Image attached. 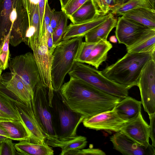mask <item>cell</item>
Segmentation results:
<instances>
[{
  "label": "cell",
  "instance_id": "1",
  "mask_svg": "<svg viewBox=\"0 0 155 155\" xmlns=\"http://www.w3.org/2000/svg\"><path fill=\"white\" fill-rule=\"evenodd\" d=\"M59 91L68 106L84 119L112 110L123 99L71 77Z\"/></svg>",
  "mask_w": 155,
  "mask_h": 155
},
{
  "label": "cell",
  "instance_id": "2",
  "mask_svg": "<svg viewBox=\"0 0 155 155\" xmlns=\"http://www.w3.org/2000/svg\"><path fill=\"white\" fill-rule=\"evenodd\" d=\"M29 27L22 0H0V45L9 35V43L15 47L24 39Z\"/></svg>",
  "mask_w": 155,
  "mask_h": 155
},
{
  "label": "cell",
  "instance_id": "3",
  "mask_svg": "<svg viewBox=\"0 0 155 155\" xmlns=\"http://www.w3.org/2000/svg\"><path fill=\"white\" fill-rule=\"evenodd\" d=\"M155 52L127 53L114 64L107 66L101 71L109 79L129 90L137 86L144 68L151 59H155Z\"/></svg>",
  "mask_w": 155,
  "mask_h": 155
},
{
  "label": "cell",
  "instance_id": "4",
  "mask_svg": "<svg viewBox=\"0 0 155 155\" xmlns=\"http://www.w3.org/2000/svg\"><path fill=\"white\" fill-rule=\"evenodd\" d=\"M83 37H78L62 40L55 46L52 53L51 74V84L54 91H60L66 75L71 70Z\"/></svg>",
  "mask_w": 155,
  "mask_h": 155
},
{
  "label": "cell",
  "instance_id": "5",
  "mask_svg": "<svg viewBox=\"0 0 155 155\" xmlns=\"http://www.w3.org/2000/svg\"><path fill=\"white\" fill-rule=\"evenodd\" d=\"M71 77L80 79L109 94L122 99L128 96L126 87L108 79L101 71L89 65L74 61L68 73Z\"/></svg>",
  "mask_w": 155,
  "mask_h": 155
},
{
  "label": "cell",
  "instance_id": "6",
  "mask_svg": "<svg viewBox=\"0 0 155 155\" xmlns=\"http://www.w3.org/2000/svg\"><path fill=\"white\" fill-rule=\"evenodd\" d=\"M56 135L72 137L84 119L83 115L71 109L63 99L60 91H54L51 102Z\"/></svg>",
  "mask_w": 155,
  "mask_h": 155
},
{
  "label": "cell",
  "instance_id": "7",
  "mask_svg": "<svg viewBox=\"0 0 155 155\" xmlns=\"http://www.w3.org/2000/svg\"><path fill=\"white\" fill-rule=\"evenodd\" d=\"M48 88L40 80L36 84L31 99L35 116L45 135H56L52 107L49 105Z\"/></svg>",
  "mask_w": 155,
  "mask_h": 155
},
{
  "label": "cell",
  "instance_id": "8",
  "mask_svg": "<svg viewBox=\"0 0 155 155\" xmlns=\"http://www.w3.org/2000/svg\"><path fill=\"white\" fill-rule=\"evenodd\" d=\"M8 67L10 72L16 75L21 80L32 99L35 86L41 80L33 54L28 52L14 57L10 60Z\"/></svg>",
  "mask_w": 155,
  "mask_h": 155
},
{
  "label": "cell",
  "instance_id": "9",
  "mask_svg": "<svg viewBox=\"0 0 155 155\" xmlns=\"http://www.w3.org/2000/svg\"><path fill=\"white\" fill-rule=\"evenodd\" d=\"M137 86L139 89L141 102L148 115L155 113V61L150 60L144 68Z\"/></svg>",
  "mask_w": 155,
  "mask_h": 155
},
{
  "label": "cell",
  "instance_id": "10",
  "mask_svg": "<svg viewBox=\"0 0 155 155\" xmlns=\"http://www.w3.org/2000/svg\"><path fill=\"white\" fill-rule=\"evenodd\" d=\"M115 36L119 44L126 48L153 29L131 20L119 17L116 26Z\"/></svg>",
  "mask_w": 155,
  "mask_h": 155
},
{
  "label": "cell",
  "instance_id": "11",
  "mask_svg": "<svg viewBox=\"0 0 155 155\" xmlns=\"http://www.w3.org/2000/svg\"><path fill=\"white\" fill-rule=\"evenodd\" d=\"M31 48L33 51L42 84L49 89L52 88L51 74L53 56L52 53L48 50L45 33L39 42Z\"/></svg>",
  "mask_w": 155,
  "mask_h": 155
},
{
  "label": "cell",
  "instance_id": "12",
  "mask_svg": "<svg viewBox=\"0 0 155 155\" xmlns=\"http://www.w3.org/2000/svg\"><path fill=\"white\" fill-rule=\"evenodd\" d=\"M82 122L85 127L89 129L116 132L121 131L127 123L119 117L114 108L85 118Z\"/></svg>",
  "mask_w": 155,
  "mask_h": 155
},
{
  "label": "cell",
  "instance_id": "13",
  "mask_svg": "<svg viewBox=\"0 0 155 155\" xmlns=\"http://www.w3.org/2000/svg\"><path fill=\"white\" fill-rule=\"evenodd\" d=\"M114 148L126 155H155V147L150 144L146 147L133 140L122 131L117 132L110 137Z\"/></svg>",
  "mask_w": 155,
  "mask_h": 155
},
{
  "label": "cell",
  "instance_id": "14",
  "mask_svg": "<svg viewBox=\"0 0 155 155\" xmlns=\"http://www.w3.org/2000/svg\"><path fill=\"white\" fill-rule=\"evenodd\" d=\"M133 140L143 146L149 143V125L143 119L141 114L134 120L127 123L121 130Z\"/></svg>",
  "mask_w": 155,
  "mask_h": 155
},
{
  "label": "cell",
  "instance_id": "15",
  "mask_svg": "<svg viewBox=\"0 0 155 155\" xmlns=\"http://www.w3.org/2000/svg\"><path fill=\"white\" fill-rule=\"evenodd\" d=\"M45 142L51 147H58L61 149L59 154L64 155L68 151L83 149L87 145L86 138L81 136L61 137L57 135H46Z\"/></svg>",
  "mask_w": 155,
  "mask_h": 155
},
{
  "label": "cell",
  "instance_id": "16",
  "mask_svg": "<svg viewBox=\"0 0 155 155\" xmlns=\"http://www.w3.org/2000/svg\"><path fill=\"white\" fill-rule=\"evenodd\" d=\"M0 84L28 105H31V97L20 78L15 74L6 72L1 74Z\"/></svg>",
  "mask_w": 155,
  "mask_h": 155
},
{
  "label": "cell",
  "instance_id": "17",
  "mask_svg": "<svg viewBox=\"0 0 155 155\" xmlns=\"http://www.w3.org/2000/svg\"><path fill=\"white\" fill-rule=\"evenodd\" d=\"M19 155H53L54 151L45 141L29 138L14 144Z\"/></svg>",
  "mask_w": 155,
  "mask_h": 155
},
{
  "label": "cell",
  "instance_id": "18",
  "mask_svg": "<svg viewBox=\"0 0 155 155\" xmlns=\"http://www.w3.org/2000/svg\"><path fill=\"white\" fill-rule=\"evenodd\" d=\"M141 101L127 96L122 99L114 108L120 118L129 122L141 114Z\"/></svg>",
  "mask_w": 155,
  "mask_h": 155
},
{
  "label": "cell",
  "instance_id": "19",
  "mask_svg": "<svg viewBox=\"0 0 155 155\" xmlns=\"http://www.w3.org/2000/svg\"><path fill=\"white\" fill-rule=\"evenodd\" d=\"M110 13L106 15L99 16L90 21L76 24L71 23L68 26L62 40L78 37H84L87 33L105 21L109 16Z\"/></svg>",
  "mask_w": 155,
  "mask_h": 155
},
{
  "label": "cell",
  "instance_id": "20",
  "mask_svg": "<svg viewBox=\"0 0 155 155\" xmlns=\"http://www.w3.org/2000/svg\"><path fill=\"white\" fill-rule=\"evenodd\" d=\"M117 19L110 13L106 20L84 36L85 41L97 43L101 40H107L110 32L116 27Z\"/></svg>",
  "mask_w": 155,
  "mask_h": 155
},
{
  "label": "cell",
  "instance_id": "21",
  "mask_svg": "<svg viewBox=\"0 0 155 155\" xmlns=\"http://www.w3.org/2000/svg\"><path fill=\"white\" fill-rule=\"evenodd\" d=\"M0 127L8 133L9 138L21 141L28 139L31 136L29 131L21 120H0Z\"/></svg>",
  "mask_w": 155,
  "mask_h": 155
},
{
  "label": "cell",
  "instance_id": "22",
  "mask_svg": "<svg viewBox=\"0 0 155 155\" xmlns=\"http://www.w3.org/2000/svg\"><path fill=\"white\" fill-rule=\"evenodd\" d=\"M121 15L123 18L155 29V10L139 7L129 10Z\"/></svg>",
  "mask_w": 155,
  "mask_h": 155
},
{
  "label": "cell",
  "instance_id": "23",
  "mask_svg": "<svg viewBox=\"0 0 155 155\" xmlns=\"http://www.w3.org/2000/svg\"><path fill=\"white\" fill-rule=\"evenodd\" d=\"M99 16L95 0H89L77 9L69 18L76 24L92 20Z\"/></svg>",
  "mask_w": 155,
  "mask_h": 155
},
{
  "label": "cell",
  "instance_id": "24",
  "mask_svg": "<svg viewBox=\"0 0 155 155\" xmlns=\"http://www.w3.org/2000/svg\"><path fill=\"white\" fill-rule=\"evenodd\" d=\"M112 48V44L107 40H101L97 43L85 63L97 69L100 65L106 60L108 53Z\"/></svg>",
  "mask_w": 155,
  "mask_h": 155
},
{
  "label": "cell",
  "instance_id": "25",
  "mask_svg": "<svg viewBox=\"0 0 155 155\" xmlns=\"http://www.w3.org/2000/svg\"><path fill=\"white\" fill-rule=\"evenodd\" d=\"M126 49L129 53L155 52V29L152 30Z\"/></svg>",
  "mask_w": 155,
  "mask_h": 155
},
{
  "label": "cell",
  "instance_id": "26",
  "mask_svg": "<svg viewBox=\"0 0 155 155\" xmlns=\"http://www.w3.org/2000/svg\"><path fill=\"white\" fill-rule=\"evenodd\" d=\"M139 7L155 10V5L150 0H126L116 6L110 13L113 15H121L129 10Z\"/></svg>",
  "mask_w": 155,
  "mask_h": 155
},
{
  "label": "cell",
  "instance_id": "27",
  "mask_svg": "<svg viewBox=\"0 0 155 155\" xmlns=\"http://www.w3.org/2000/svg\"><path fill=\"white\" fill-rule=\"evenodd\" d=\"M28 29H32L34 31L33 42L30 47L31 48L35 45L38 43L41 38V28L38 2L34 4L32 9Z\"/></svg>",
  "mask_w": 155,
  "mask_h": 155
},
{
  "label": "cell",
  "instance_id": "28",
  "mask_svg": "<svg viewBox=\"0 0 155 155\" xmlns=\"http://www.w3.org/2000/svg\"><path fill=\"white\" fill-rule=\"evenodd\" d=\"M68 19L66 15L63 12L61 19L53 33L52 37L54 46L62 41L63 36L68 26Z\"/></svg>",
  "mask_w": 155,
  "mask_h": 155
},
{
  "label": "cell",
  "instance_id": "29",
  "mask_svg": "<svg viewBox=\"0 0 155 155\" xmlns=\"http://www.w3.org/2000/svg\"><path fill=\"white\" fill-rule=\"evenodd\" d=\"M96 43L82 41L74 58V61L85 63Z\"/></svg>",
  "mask_w": 155,
  "mask_h": 155
},
{
  "label": "cell",
  "instance_id": "30",
  "mask_svg": "<svg viewBox=\"0 0 155 155\" xmlns=\"http://www.w3.org/2000/svg\"><path fill=\"white\" fill-rule=\"evenodd\" d=\"M99 16L106 15L118 4L117 0H95Z\"/></svg>",
  "mask_w": 155,
  "mask_h": 155
},
{
  "label": "cell",
  "instance_id": "31",
  "mask_svg": "<svg viewBox=\"0 0 155 155\" xmlns=\"http://www.w3.org/2000/svg\"><path fill=\"white\" fill-rule=\"evenodd\" d=\"M9 35L4 39L0 45V61L3 70L6 69L8 66L9 59Z\"/></svg>",
  "mask_w": 155,
  "mask_h": 155
},
{
  "label": "cell",
  "instance_id": "32",
  "mask_svg": "<svg viewBox=\"0 0 155 155\" xmlns=\"http://www.w3.org/2000/svg\"><path fill=\"white\" fill-rule=\"evenodd\" d=\"M0 110L9 116L12 120H20L14 105L0 95Z\"/></svg>",
  "mask_w": 155,
  "mask_h": 155
},
{
  "label": "cell",
  "instance_id": "33",
  "mask_svg": "<svg viewBox=\"0 0 155 155\" xmlns=\"http://www.w3.org/2000/svg\"><path fill=\"white\" fill-rule=\"evenodd\" d=\"M16 155L19 154L16 150L12 139L7 138L0 143V155Z\"/></svg>",
  "mask_w": 155,
  "mask_h": 155
},
{
  "label": "cell",
  "instance_id": "34",
  "mask_svg": "<svg viewBox=\"0 0 155 155\" xmlns=\"http://www.w3.org/2000/svg\"><path fill=\"white\" fill-rule=\"evenodd\" d=\"M89 0H68L62 10L68 19L72 14L86 2Z\"/></svg>",
  "mask_w": 155,
  "mask_h": 155
},
{
  "label": "cell",
  "instance_id": "35",
  "mask_svg": "<svg viewBox=\"0 0 155 155\" xmlns=\"http://www.w3.org/2000/svg\"><path fill=\"white\" fill-rule=\"evenodd\" d=\"M105 155V153L102 150L96 148H90L86 149H81L72 150L65 153L64 155Z\"/></svg>",
  "mask_w": 155,
  "mask_h": 155
},
{
  "label": "cell",
  "instance_id": "36",
  "mask_svg": "<svg viewBox=\"0 0 155 155\" xmlns=\"http://www.w3.org/2000/svg\"><path fill=\"white\" fill-rule=\"evenodd\" d=\"M53 9H51L48 2H47L44 11L41 29V37L45 33L47 26L50 25Z\"/></svg>",
  "mask_w": 155,
  "mask_h": 155
},
{
  "label": "cell",
  "instance_id": "37",
  "mask_svg": "<svg viewBox=\"0 0 155 155\" xmlns=\"http://www.w3.org/2000/svg\"><path fill=\"white\" fill-rule=\"evenodd\" d=\"M53 30L50 25L47 28L45 34L46 37L47 45L49 51L52 53L55 47L53 44L52 34Z\"/></svg>",
  "mask_w": 155,
  "mask_h": 155
},
{
  "label": "cell",
  "instance_id": "38",
  "mask_svg": "<svg viewBox=\"0 0 155 155\" xmlns=\"http://www.w3.org/2000/svg\"><path fill=\"white\" fill-rule=\"evenodd\" d=\"M150 120L149 125V136L151 139L152 145L155 147V113L149 115Z\"/></svg>",
  "mask_w": 155,
  "mask_h": 155
},
{
  "label": "cell",
  "instance_id": "39",
  "mask_svg": "<svg viewBox=\"0 0 155 155\" xmlns=\"http://www.w3.org/2000/svg\"><path fill=\"white\" fill-rule=\"evenodd\" d=\"M50 25L53 29L54 30L57 25L59 23L62 17L63 11H56L53 8Z\"/></svg>",
  "mask_w": 155,
  "mask_h": 155
},
{
  "label": "cell",
  "instance_id": "40",
  "mask_svg": "<svg viewBox=\"0 0 155 155\" xmlns=\"http://www.w3.org/2000/svg\"><path fill=\"white\" fill-rule=\"evenodd\" d=\"M22 1L24 7L27 12L29 24L32 9L34 4L38 2V0H22Z\"/></svg>",
  "mask_w": 155,
  "mask_h": 155
},
{
  "label": "cell",
  "instance_id": "41",
  "mask_svg": "<svg viewBox=\"0 0 155 155\" xmlns=\"http://www.w3.org/2000/svg\"><path fill=\"white\" fill-rule=\"evenodd\" d=\"M38 5L41 28V29L44 18V11L45 5L47 2H48V0H38Z\"/></svg>",
  "mask_w": 155,
  "mask_h": 155
},
{
  "label": "cell",
  "instance_id": "42",
  "mask_svg": "<svg viewBox=\"0 0 155 155\" xmlns=\"http://www.w3.org/2000/svg\"><path fill=\"white\" fill-rule=\"evenodd\" d=\"M12 120L8 115L0 110V120Z\"/></svg>",
  "mask_w": 155,
  "mask_h": 155
},
{
  "label": "cell",
  "instance_id": "43",
  "mask_svg": "<svg viewBox=\"0 0 155 155\" xmlns=\"http://www.w3.org/2000/svg\"><path fill=\"white\" fill-rule=\"evenodd\" d=\"M0 135L6 136L9 138V136L7 132L0 127Z\"/></svg>",
  "mask_w": 155,
  "mask_h": 155
},
{
  "label": "cell",
  "instance_id": "44",
  "mask_svg": "<svg viewBox=\"0 0 155 155\" xmlns=\"http://www.w3.org/2000/svg\"><path fill=\"white\" fill-rule=\"evenodd\" d=\"M110 41L113 43H116L117 41V39L116 36L113 35L111 36L109 38Z\"/></svg>",
  "mask_w": 155,
  "mask_h": 155
},
{
  "label": "cell",
  "instance_id": "45",
  "mask_svg": "<svg viewBox=\"0 0 155 155\" xmlns=\"http://www.w3.org/2000/svg\"><path fill=\"white\" fill-rule=\"evenodd\" d=\"M68 0H59L61 6V9L65 5Z\"/></svg>",
  "mask_w": 155,
  "mask_h": 155
},
{
  "label": "cell",
  "instance_id": "46",
  "mask_svg": "<svg viewBox=\"0 0 155 155\" xmlns=\"http://www.w3.org/2000/svg\"><path fill=\"white\" fill-rule=\"evenodd\" d=\"M8 138V137L5 136H2L0 135V143L5 139Z\"/></svg>",
  "mask_w": 155,
  "mask_h": 155
},
{
  "label": "cell",
  "instance_id": "47",
  "mask_svg": "<svg viewBox=\"0 0 155 155\" xmlns=\"http://www.w3.org/2000/svg\"><path fill=\"white\" fill-rule=\"evenodd\" d=\"M126 0H117L118 4L117 6L119 5H120L121 4H122Z\"/></svg>",
  "mask_w": 155,
  "mask_h": 155
},
{
  "label": "cell",
  "instance_id": "48",
  "mask_svg": "<svg viewBox=\"0 0 155 155\" xmlns=\"http://www.w3.org/2000/svg\"><path fill=\"white\" fill-rule=\"evenodd\" d=\"M3 70V69L2 68H0V78L2 74V71Z\"/></svg>",
  "mask_w": 155,
  "mask_h": 155
},
{
  "label": "cell",
  "instance_id": "49",
  "mask_svg": "<svg viewBox=\"0 0 155 155\" xmlns=\"http://www.w3.org/2000/svg\"><path fill=\"white\" fill-rule=\"evenodd\" d=\"M151 2L154 4L155 5V0H150Z\"/></svg>",
  "mask_w": 155,
  "mask_h": 155
},
{
  "label": "cell",
  "instance_id": "50",
  "mask_svg": "<svg viewBox=\"0 0 155 155\" xmlns=\"http://www.w3.org/2000/svg\"><path fill=\"white\" fill-rule=\"evenodd\" d=\"M0 68H2H2V65L0 62Z\"/></svg>",
  "mask_w": 155,
  "mask_h": 155
}]
</instances>
